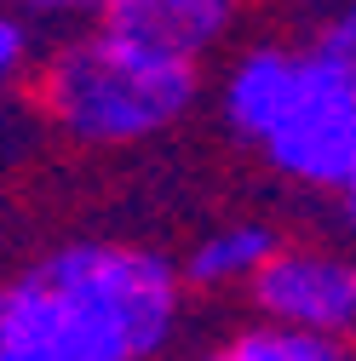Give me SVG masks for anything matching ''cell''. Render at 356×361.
Segmentation results:
<instances>
[{
    "mask_svg": "<svg viewBox=\"0 0 356 361\" xmlns=\"http://www.w3.org/2000/svg\"><path fill=\"white\" fill-rule=\"evenodd\" d=\"M196 98V63L132 47L121 35H93L47 69L52 115L86 144H132L184 115Z\"/></svg>",
    "mask_w": 356,
    "mask_h": 361,
    "instance_id": "2",
    "label": "cell"
},
{
    "mask_svg": "<svg viewBox=\"0 0 356 361\" xmlns=\"http://www.w3.org/2000/svg\"><path fill=\"white\" fill-rule=\"evenodd\" d=\"M293 86H299V52L264 47V52L242 58V69H236L230 86H225V115H230V126L247 132V138L259 144L264 132L282 121V109L293 104Z\"/></svg>",
    "mask_w": 356,
    "mask_h": 361,
    "instance_id": "6",
    "label": "cell"
},
{
    "mask_svg": "<svg viewBox=\"0 0 356 361\" xmlns=\"http://www.w3.org/2000/svg\"><path fill=\"white\" fill-rule=\"evenodd\" d=\"M109 35L167 58H201L230 23V0H98Z\"/></svg>",
    "mask_w": 356,
    "mask_h": 361,
    "instance_id": "5",
    "label": "cell"
},
{
    "mask_svg": "<svg viewBox=\"0 0 356 361\" xmlns=\"http://www.w3.org/2000/svg\"><path fill=\"white\" fill-rule=\"evenodd\" d=\"M328 47L345 58V69H350V80H356V6H350V12H345V23L328 35Z\"/></svg>",
    "mask_w": 356,
    "mask_h": 361,
    "instance_id": "10",
    "label": "cell"
},
{
    "mask_svg": "<svg viewBox=\"0 0 356 361\" xmlns=\"http://www.w3.org/2000/svg\"><path fill=\"white\" fill-rule=\"evenodd\" d=\"M23 6H47V12H81V6H93L98 12V0H23Z\"/></svg>",
    "mask_w": 356,
    "mask_h": 361,
    "instance_id": "11",
    "label": "cell"
},
{
    "mask_svg": "<svg viewBox=\"0 0 356 361\" xmlns=\"http://www.w3.org/2000/svg\"><path fill=\"white\" fill-rule=\"evenodd\" d=\"M253 293L271 322H293L310 333H350L356 327V264L322 252H271L253 269Z\"/></svg>",
    "mask_w": 356,
    "mask_h": 361,
    "instance_id": "4",
    "label": "cell"
},
{
    "mask_svg": "<svg viewBox=\"0 0 356 361\" xmlns=\"http://www.w3.org/2000/svg\"><path fill=\"white\" fill-rule=\"evenodd\" d=\"M225 355L230 361H339V338L293 327V322H264V327H247Z\"/></svg>",
    "mask_w": 356,
    "mask_h": 361,
    "instance_id": "8",
    "label": "cell"
},
{
    "mask_svg": "<svg viewBox=\"0 0 356 361\" xmlns=\"http://www.w3.org/2000/svg\"><path fill=\"white\" fill-rule=\"evenodd\" d=\"M172 322L178 276L155 252L81 241L0 287V361H132Z\"/></svg>",
    "mask_w": 356,
    "mask_h": 361,
    "instance_id": "1",
    "label": "cell"
},
{
    "mask_svg": "<svg viewBox=\"0 0 356 361\" xmlns=\"http://www.w3.org/2000/svg\"><path fill=\"white\" fill-rule=\"evenodd\" d=\"M339 190H345V212H350V224H356V166H350V178H345Z\"/></svg>",
    "mask_w": 356,
    "mask_h": 361,
    "instance_id": "12",
    "label": "cell"
},
{
    "mask_svg": "<svg viewBox=\"0 0 356 361\" xmlns=\"http://www.w3.org/2000/svg\"><path fill=\"white\" fill-rule=\"evenodd\" d=\"M276 252V235L264 224H242V230H225L196 247L190 258V281L201 287H225V281H253V269Z\"/></svg>",
    "mask_w": 356,
    "mask_h": 361,
    "instance_id": "7",
    "label": "cell"
},
{
    "mask_svg": "<svg viewBox=\"0 0 356 361\" xmlns=\"http://www.w3.org/2000/svg\"><path fill=\"white\" fill-rule=\"evenodd\" d=\"M18 63H23V29L12 18H0V80H6Z\"/></svg>",
    "mask_w": 356,
    "mask_h": 361,
    "instance_id": "9",
    "label": "cell"
},
{
    "mask_svg": "<svg viewBox=\"0 0 356 361\" xmlns=\"http://www.w3.org/2000/svg\"><path fill=\"white\" fill-rule=\"evenodd\" d=\"M259 144L271 155V166L299 178V184L339 190L350 178V166H356V80L328 40L316 52H299L293 104Z\"/></svg>",
    "mask_w": 356,
    "mask_h": 361,
    "instance_id": "3",
    "label": "cell"
}]
</instances>
